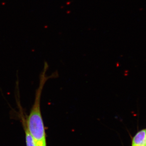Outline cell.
Segmentation results:
<instances>
[{"instance_id": "4", "label": "cell", "mask_w": 146, "mask_h": 146, "mask_svg": "<svg viewBox=\"0 0 146 146\" xmlns=\"http://www.w3.org/2000/svg\"></svg>"}, {"instance_id": "3", "label": "cell", "mask_w": 146, "mask_h": 146, "mask_svg": "<svg viewBox=\"0 0 146 146\" xmlns=\"http://www.w3.org/2000/svg\"><path fill=\"white\" fill-rule=\"evenodd\" d=\"M36 146H46V143L36 144Z\"/></svg>"}, {"instance_id": "1", "label": "cell", "mask_w": 146, "mask_h": 146, "mask_svg": "<svg viewBox=\"0 0 146 146\" xmlns=\"http://www.w3.org/2000/svg\"><path fill=\"white\" fill-rule=\"evenodd\" d=\"M132 146H146V130L139 131L133 137Z\"/></svg>"}, {"instance_id": "2", "label": "cell", "mask_w": 146, "mask_h": 146, "mask_svg": "<svg viewBox=\"0 0 146 146\" xmlns=\"http://www.w3.org/2000/svg\"><path fill=\"white\" fill-rule=\"evenodd\" d=\"M25 129L27 146H36V143L35 141L34 138L29 133L26 127H25Z\"/></svg>"}]
</instances>
